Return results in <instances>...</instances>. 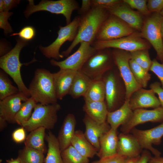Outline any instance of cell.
Listing matches in <instances>:
<instances>
[{
  "instance_id": "36",
  "label": "cell",
  "mask_w": 163,
  "mask_h": 163,
  "mask_svg": "<svg viewBox=\"0 0 163 163\" xmlns=\"http://www.w3.org/2000/svg\"><path fill=\"white\" fill-rule=\"evenodd\" d=\"M147 49L130 52L131 59L148 72L152 65V61L149 57Z\"/></svg>"
},
{
  "instance_id": "30",
  "label": "cell",
  "mask_w": 163,
  "mask_h": 163,
  "mask_svg": "<svg viewBox=\"0 0 163 163\" xmlns=\"http://www.w3.org/2000/svg\"><path fill=\"white\" fill-rule=\"evenodd\" d=\"M46 129L41 127L30 132L24 142L25 146L40 151L44 153L46 149L44 142Z\"/></svg>"
},
{
  "instance_id": "7",
  "label": "cell",
  "mask_w": 163,
  "mask_h": 163,
  "mask_svg": "<svg viewBox=\"0 0 163 163\" xmlns=\"http://www.w3.org/2000/svg\"><path fill=\"white\" fill-rule=\"evenodd\" d=\"M109 49L96 50L80 71L92 80L101 78L115 64L112 51H109Z\"/></svg>"
},
{
  "instance_id": "28",
  "label": "cell",
  "mask_w": 163,
  "mask_h": 163,
  "mask_svg": "<svg viewBox=\"0 0 163 163\" xmlns=\"http://www.w3.org/2000/svg\"><path fill=\"white\" fill-rule=\"evenodd\" d=\"M48 149L45 163H63L57 138L50 131L46 136Z\"/></svg>"
},
{
  "instance_id": "22",
  "label": "cell",
  "mask_w": 163,
  "mask_h": 163,
  "mask_svg": "<svg viewBox=\"0 0 163 163\" xmlns=\"http://www.w3.org/2000/svg\"><path fill=\"white\" fill-rule=\"evenodd\" d=\"M76 121L74 114H68L65 117L57 139L61 152L71 145L75 134Z\"/></svg>"
},
{
  "instance_id": "45",
  "label": "cell",
  "mask_w": 163,
  "mask_h": 163,
  "mask_svg": "<svg viewBox=\"0 0 163 163\" xmlns=\"http://www.w3.org/2000/svg\"><path fill=\"white\" fill-rule=\"evenodd\" d=\"M20 0H1L0 1V11H9L13 8L19 3Z\"/></svg>"
},
{
  "instance_id": "32",
  "label": "cell",
  "mask_w": 163,
  "mask_h": 163,
  "mask_svg": "<svg viewBox=\"0 0 163 163\" xmlns=\"http://www.w3.org/2000/svg\"><path fill=\"white\" fill-rule=\"evenodd\" d=\"M37 103L31 97L23 103L19 110L16 115L15 118V123L21 126L27 121L30 117L33 109Z\"/></svg>"
},
{
  "instance_id": "31",
  "label": "cell",
  "mask_w": 163,
  "mask_h": 163,
  "mask_svg": "<svg viewBox=\"0 0 163 163\" xmlns=\"http://www.w3.org/2000/svg\"><path fill=\"white\" fill-rule=\"evenodd\" d=\"M18 157L22 163H43L45 158L43 152L25 146L19 152Z\"/></svg>"
},
{
  "instance_id": "43",
  "label": "cell",
  "mask_w": 163,
  "mask_h": 163,
  "mask_svg": "<svg viewBox=\"0 0 163 163\" xmlns=\"http://www.w3.org/2000/svg\"><path fill=\"white\" fill-rule=\"evenodd\" d=\"M149 12L159 13L163 9V0H149L147 4Z\"/></svg>"
},
{
  "instance_id": "4",
  "label": "cell",
  "mask_w": 163,
  "mask_h": 163,
  "mask_svg": "<svg viewBox=\"0 0 163 163\" xmlns=\"http://www.w3.org/2000/svg\"><path fill=\"white\" fill-rule=\"evenodd\" d=\"M102 79L105 84V101L108 110V112L113 111L119 108L125 100L123 81L118 69L114 66L105 73Z\"/></svg>"
},
{
  "instance_id": "35",
  "label": "cell",
  "mask_w": 163,
  "mask_h": 163,
  "mask_svg": "<svg viewBox=\"0 0 163 163\" xmlns=\"http://www.w3.org/2000/svg\"><path fill=\"white\" fill-rule=\"evenodd\" d=\"M63 163H89L88 158L79 153L72 145L61 152Z\"/></svg>"
},
{
  "instance_id": "23",
  "label": "cell",
  "mask_w": 163,
  "mask_h": 163,
  "mask_svg": "<svg viewBox=\"0 0 163 163\" xmlns=\"http://www.w3.org/2000/svg\"><path fill=\"white\" fill-rule=\"evenodd\" d=\"M118 141L117 129L111 128L100 138V148L96 155L100 158L117 154Z\"/></svg>"
},
{
  "instance_id": "54",
  "label": "cell",
  "mask_w": 163,
  "mask_h": 163,
  "mask_svg": "<svg viewBox=\"0 0 163 163\" xmlns=\"http://www.w3.org/2000/svg\"><path fill=\"white\" fill-rule=\"evenodd\" d=\"M159 13L163 17V9Z\"/></svg>"
},
{
  "instance_id": "9",
  "label": "cell",
  "mask_w": 163,
  "mask_h": 163,
  "mask_svg": "<svg viewBox=\"0 0 163 163\" xmlns=\"http://www.w3.org/2000/svg\"><path fill=\"white\" fill-rule=\"evenodd\" d=\"M112 53L115 64L125 86V100H129L134 92L142 88L136 81L131 70L129 64L131 59L130 53L115 49Z\"/></svg>"
},
{
  "instance_id": "27",
  "label": "cell",
  "mask_w": 163,
  "mask_h": 163,
  "mask_svg": "<svg viewBox=\"0 0 163 163\" xmlns=\"http://www.w3.org/2000/svg\"><path fill=\"white\" fill-rule=\"evenodd\" d=\"M92 80L80 71H77L74 78L69 94L73 99L83 97Z\"/></svg>"
},
{
  "instance_id": "20",
  "label": "cell",
  "mask_w": 163,
  "mask_h": 163,
  "mask_svg": "<svg viewBox=\"0 0 163 163\" xmlns=\"http://www.w3.org/2000/svg\"><path fill=\"white\" fill-rule=\"evenodd\" d=\"M77 71L60 69L58 72L53 73L55 93L58 100H62L69 94Z\"/></svg>"
},
{
  "instance_id": "6",
  "label": "cell",
  "mask_w": 163,
  "mask_h": 163,
  "mask_svg": "<svg viewBox=\"0 0 163 163\" xmlns=\"http://www.w3.org/2000/svg\"><path fill=\"white\" fill-rule=\"evenodd\" d=\"M28 1L29 4L24 12L27 18L36 12L46 11L52 14L63 15L65 18L66 24L71 22L73 11L78 10L80 8L75 0H42L37 5H34L33 0Z\"/></svg>"
},
{
  "instance_id": "16",
  "label": "cell",
  "mask_w": 163,
  "mask_h": 163,
  "mask_svg": "<svg viewBox=\"0 0 163 163\" xmlns=\"http://www.w3.org/2000/svg\"><path fill=\"white\" fill-rule=\"evenodd\" d=\"M28 98L21 91L0 101V117L11 123H15L14 118L23 102Z\"/></svg>"
},
{
  "instance_id": "1",
  "label": "cell",
  "mask_w": 163,
  "mask_h": 163,
  "mask_svg": "<svg viewBox=\"0 0 163 163\" xmlns=\"http://www.w3.org/2000/svg\"><path fill=\"white\" fill-rule=\"evenodd\" d=\"M108 11L100 8H92L86 14L80 17L76 36L69 47L61 54L68 57L75 47L82 42L92 45L102 24L108 15Z\"/></svg>"
},
{
  "instance_id": "44",
  "label": "cell",
  "mask_w": 163,
  "mask_h": 163,
  "mask_svg": "<svg viewBox=\"0 0 163 163\" xmlns=\"http://www.w3.org/2000/svg\"><path fill=\"white\" fill-rule=\"evenodd\" d=\"M12 137L15 142L18 143L22 142L26 138L25 129L22 127L17 129L13 132Z\"/></svg>"
},
{
  "instance_id": "8",
  "label": "cell",
  "mask_w": 163,
  "mask_h": 163,
  "mask_svg": "<svg viewBox=\"0 0 163 163\" xmlns=\"http://www.w3.org/2000/svg\"><path fill=\"white\" fill-rule=\"evenodd\" d=\"M80 17L77 16L69 24L64 27L60 26L58 35L55 40L46 47L40 46V50L48 58L59 60L64 56L59 53L62 46L67 41H73L78 32Z\"/></svg>"
},
{
  "instance_id": "33",
  "label": "cell",
  "mask_w": 163,
  "mask_h": 163,
  "mask_svg": "<svg viewBox=\"0 0 163 163\" xmlns=\"http://www.w3.org/2000/svg\"><path fill=\"white\" fill-rule=\"evenodd\" d=\"M129 64L132 72L137 83L142 88H146L151 78V75L132 59L130 60Z\"/></svg>"
},
{
  "instance_id": "10",
  "label": "cell",
  "mask_w": 163,
  "mask_h": 163,
  "mask_svg": "<svg viewBox=\"0 0 163 163\" xmlns=\"http://www.w3.org/2000/svg\"><path fill=\"white\" fill-rule=\"evenodd\" d=\"M133 28L117 17L108 15L101 26L96 40H108L128 36L133 34Z\"/></svg>"
},
{
  "instance_id": "38",
  "label": "cell",
  "mask_w": 163,
  "mask_h": 163,
  "mask_svg": "<svg viewBox=\"0 0 163 163\" xmlns=\"http://www.w3.org/2000/svg\"><path fill=\"white\" fill-rule=\"evenodd\" d=\"M123 2L128 4L131 8L135 9L142 14H148L149 11L145 0H124Z\"/></svg>"
},
{
  "instance_id": "19",
  "label": "cell",
  "mask_w": 163,
  "mask_h": 163,
  "mask_svg": "<svg viewBox=\"0 0 163 163\" xmlns=\"http://www.w3.org/2000/svg\"><path fill=\"white\" fill-rule=\"evenodd\" d=\"M138 140L130 133H120L118 135L117 154L127 158H133L140 155L142 152Z\"/></svg>"
},
{
  "instance_id": "53",
  "label": "cell",
  "mask_w": 163,
  "mask_h": 163,
  "mask_svg": "<svg viewBox=\"0 0 163 163\" xmlns=\"http://www.w3.org/2000/svg\"><path fill=\"white\" fill-rule=\"evenodd\" d=\"M161 34L163 37V18L161 23Z\"/></svg>"
},
{
  "instance_id": "14",
  "label": "cell",
  "mask_w": 163,
  "mask_h": 163,
  "mask_svg": "<svg viewBox=\"0 0 163 163\" xmlns=\"http://www.w3.org/2000/svg\"><path fill=\"white\" fill-rule=\"evenodd\" d=\"M137 139L142 148L149 150L155 156H160L161 152L152 146L158 145L163 136V122L158 126L146 130H141L135 127L130 131Z\"/></svg>"
},
{
  "instance_id": "39",
  "label": "cell",
  "mask_w": 163,
  "mask_h": 163,
  "mask_svg": "<svg viewBox=\"0 0 163 163\" xmlns=\"http://www.w3.org/2000/svg\"><path fill=\"white\" fill-rule=\"evenodd\" d=\"M35 34L34 28L32 26H28L23 28L18 33L12 34L10 36L18 35L21 39L28 41L34 38Z\"/></svg>"
},
{
  "instance_id": "21",
  "label": "cell",
  "mask_w": 163,
  "mask_h": 163,
  "mask_svg": "<svg viewBox=\"0 0 163 163\" xmlns=\"http://www.w3.org/2000/svg\"><path fill=\"white\" fill-rule=\"evenodd\" d=\"M107 10L110 14L117 17L132 28L139 30H142L143 21L141 16L128 7L120 4Z\"/></svg>"
},
{
  "instance_id": "15",
  "label": "cell",
  "mask_w": 163,
  "mask_h": 163,
  "mask_svg": "<svg viewBox=\"0 0 163 163\" xmlns=\"http://www.w3.org/2000/svg\"><path fill=\"white\" fill-rule=\"evenodd\" d=\"M163 122V107L160 106L152 110L139 109L133 111L129 120L121 126V133H129L133 128L140 124L147 122Z\"/></svg>"
},
{
  "instance_id": "3",
  "label": "cell",
  "mask_w": 163,
  "mask_h": 163,
  "mask_svg": "<svg viewBox=\"0 0 163 163\" xmlns=\"http://www.w3.org/2000/svg\"><path fill=\"white\" fill-rule=\"evenodd\" d=\"M27 42L21 38L18 39L14 48L0 57V67L12 78L19 91L29 98V91L23 81L21 73V67L25 64L21 63L19 59L21 51Z\"/></svg>"
},
{
  "instance_id": "52",
  "label": "cell",
  "mask_w": 163,
  "mask_h": 163,
  "mask_svg": "<svg viewBox=\"0 0 163 163\" xmlns=\"http://www.w3.org/2000/svg\"><path fill=\"white\" fill-rule=\"evenodd\" d=\"M6 161L7 163H22L21 160L18 157L15 159L11 158L6 160Z\"/></svg>"
},
{
  "instance_id": "47",
  "label": "cell",
  "mask_w": 163,
  "mask_h": 163,
  "mask_svg": "<svg viewBox=\"0 0 163 163\" xmlns=\"http://www.w3.org/2000/svg\"><path fill=\"white\" fill-rule=\"evenodd\" d=\"M82 5L78 10V14L81 16L88 12L92 9L91 0H82Z\"/></svg>"
},
{
  "instance_id": "51",
  "label": "cell",
  "mask_w": 163,
  "mask_h": 163,
  "mask_svg": "<svg viewBox=\"0 0 163 163\" xmlns=\"http://www.w3.org/2000/svg\"><path fill=\"white\" fill-rule=\"evenodd\" d=\"M7 122L3 118L0 117V130L1 131L4 129L7 125Z\"/></svg>"
},
{
  "instance_id": "29",
  "label": "cell",
  "mask_w": 163,
  "mask_h": 163,
  "mask_svg": "<svg viewBox=\"0 0 163 163\" xmlns=\"http://www.w3.org/2000/svg\"><path fill=\"white\" fill-rule=\"evenodd\" d=\"M105 96V84L101 78L92 80L83 97L85 101H104Z\"/></svg>"
},
{
  "instance_id": "48",
  "label": "cell",
  "mask_w": 163,
  "mask_h": 163,
  "mask_svg": "<svg viewBox=\"0 0 163 163\" xmlns=\"http://www.w3.org/2000/svg\"><path fill=\"white\" fill-rule=\"evenodd\" d=\"M151 157L150 152L145 149L142 152L137 163H148Z\"/></svg>"
},
{
  "instance_id": "13",
  "label": "cell",
  "mask_w": 163,
  "mask_h": 163,
  "mask_svg": "<svg viewBox=\"0 0 163 163\" xmlns=\"http://www.w3.org/2000/svg\"><path fill=\"white\" fill-rule=\"evenodd\" d=\"M96 50L89 43L82 42L75 53L64 60L59 61L52 59L50 62L52 66L59 67L60 69L79 71Z\"/></svg>"
},
{
  "instance_id": "40",
  "label": "cell",
  "mask_w": 163,
  "mask_h": 163,
  "mask_svg": "<svg viewBox=\"0 0 163 163\" xmlns=\"http://www.w3.org/2000/svg\"><path fill=\"white\" fill-rule=\"evenodd\" d=\"M13 13L9 11H3L0 13V27L4 30L5 34L13 31L8 20Z\"/></svg>"
},
{
  "instance_id": "24",
  "label": "cell",
  "mask_w": 163,
  "mask_h": 163,
  "mask_svg": "<svg viewBox=\"0 0 163 163\" xmlns=\"http://www.w3.org/2000/svg\"><path fill=\"white\" fill-rule=\"evenodd\" d=\"M133 113L129 100H125L119 108L108 112L106 121L111 128L117 129L119 126L124 124L129 120Z\"/></svg>"
},
{
  "instance_id": "25",
  "label": "cell",
  "mask_w": 163,
  "mask_h": 163,
  "mask_svg": "<svg viewBox=\"0 0 163 163\" xmlns=\"http://www.w3.org/2000/svg\"><path fill=\"white\" fill-rule=\"evenodd\" d=\"M83 109L86 114L98 123L107 121L109 112L105 101H85Z\"/></svg>"
},
{
  "instance_id": "49",
  "label": "cell",
  "mask_w": 163,
  "mask_h": 163,
  "mask_svg": "<svg viewBox=\"0 0 163 163\" xmlns=\"http://www.w3.org/2000/svg\"><path fill=\"white\" fill-rule=\"evenodd\" d=\"M148 163H163V157L160 156L151 157Z\"/></svg>"
},
{
  "instance_id": "41",
  "label": "cell",
  "mask_w": 163,
  "mask_h": 163,
  "mask_svg": "<svg viewBox=\"0 0 163 163\" xmlns=\"http://www.w3.org/2000/svg\"><path fill=\"white\" fill-rule=\"evenodd\" d=\"M127 158L126 156L116 154L100 158L99 160L94 161L91 163H122Z\"/></svg>"
},
{
  "instance_id": "17",
  "label": "cell",
  "mask_w": 163,
  "mask_h": 163,
  "mask_svg": "<svg viewBox=\"0 0 163 163\" xmlns=\"http://www.w3.org/2000/svg\"><path fill=\"white\" fill-rule=\"evenodd\" d=\"M155 94L151 89L146 90L141 88L137 90L132 94L129 99L131 109L133 111L139 109H154L160 107L159 101Z\"/></svg>"
},
{
  "instance_id": "34",
  "label": "cell",
  "mask_w": 163,
  "mask_h": 163,
  "mask_svg": "<svg viewBox=\"0 0 163 163\" xmlns=\"http://www.w3.org/2000/svg\"><path fill=\"white\" fill-rule=\"evenodd\" d=\"M18 88L12 85L7 74L2 70L0 71V100L19 91Z\"/></svg>"
},
{
  "instance_id": "37",
  "label": "cell",
  "mask_w": 163,
  "mask_h": 163,
  "mask_svg": "<svg viewBox=\"0 0 163 163\" xmlns=\"http://www.w3.org/2000/svg\"><path fill=\"white\" fill-rule=\"evenodd\" d=\"M91 8H100L107 10L120 3L119 0H91Z\"/></svg>"
},
{
  "instance_id": "42",
  "label": "cell",
  "mask_w": 163,
  "mask_h": 163,
  "mask_svg": "<svg viewBox=\"0 0 163 163\" xmlns=\"http://www.w3.org/2000/svg\"><path fill=\"white\" fill-rule=\"evenodd\" d=\"M150 70L153 72L161 82V87L163 89V63H160L155 59L152 61Z\"/></svg>"
},
{
  "instance_id": "11",
  "label": "cell",
  "mask_w": 163,
  "mask_h": 163,
  "mask_svg": "<svg viewBox=\"0 0 163 163\" xmlns=\"http://www.w3.org/2000/svg\"><path fill=\"white\" fill-rule=\"evenodd\" d=\"M163 17L155 13L146 20L142 29V36L155 50L158 59L163 62V41L161 25Z\"/></svg>"
},
{
  "instance_id": "46",
  "label": "cell",
  "mask_w": 163,
  "mask_h": 163,
  "mask_svg": "<svg viewBox=\"0 0 163 163\" xmlns=\"http://www.w3.org/2000/svg\"><path fill=\"white\" fill-rule=\"evenodd\" d=\"M150 88L158 94L161 106L163 107V89L161 87V84L158 82H155L150 85Z\"/></svg>"
},
{
  "instance_id": "26",
  "label": "cell",
  "mask_w": 163,
  "mask_h": 163,
  "mask_svg": "<svg viewBox=\"0 0 163 163\" xmlns=\"http://www.w3.org/2000/svg\"><path fill=\"white\" fill-rule=\"evenodd\" d=\"M71 145L81 155L88 158L94 157L98 152L86 138L84 133L80 130L75 131Z\"/></svg>"
},
{
  "instance_id": "12",
  "label": "cell",
  "mask_w": 163,
  "mask_h": 163,
  "mask_svg": "<svg viewBox=\"0 0 163 163\" xmlns=\"http://www.w3.org/2000/svg\"><path fill=\"white\" fill-rule=\"evenodd\" d=\"M96 50L113 48L132 52L147 49L149 45L135 34L121 38L108 40H95L91 45Z\"/></svg>"
},
{
  "instance_id": "18",
  "label": "cell",
  "mask_w": 163,
  "mask_h": 163,
  "mask_svg": "<svg viewBox=\"0 0 163 163\" xmlns=\"http://www.w3.org/2000/svg\"><path fill=\"white\" fill-rule=\"evenodd\" d=\"M83 121L85 126V136L98 152L100 148L99 139L111 128L107 121L101 123L93 120L85 114Z\"/></svg>"
},
{
  "instance_id": "2",
  "label": "cell",
  "mask_w": 163,
  "mask_h": 163,
  "mask_svg": "<svg viewBox=\"0 0 163 163\" xmlns=\"http://www.w3.org/2000/svg\"><path fill=\"white\" fill-rule=\"evenodd\" d=\"M28 88L30 97L37 103L46 105L57 103L53 74L47 70L37 69Z\"/></svg>"
},
{
  "instance_id": "50",
  "label": "cell",
  "mask_w": 163,
  "mask_h": 163,
  "mask_svg": "<svg viewBox=\"0 0 163 163\" xmlns=\"http://www.w3.org/2000/svg\"><path fill=\"white\" fill-rule=\"evenodd\" d=\"M140 156L135 157L127 158L122 163H137Z\"/></svg>"
},
{
  "instance_id": "5",
  "label": "cell",
  "mask_w": 163,
  "mask_h": 163,
  "mask_svg": "<svg viewBox=\"0 0 163 163\" xmlns=\"http://www.w3.org/2000/svg\"><path fill=\"white\" fill-rule=\"evenodd\" d=\"M61 108L57 103L46 105L37 103L29 119L21 126L30 132L41 127L51 129L57 121L58 112Z\"/></svg>"
}]
</instances>
